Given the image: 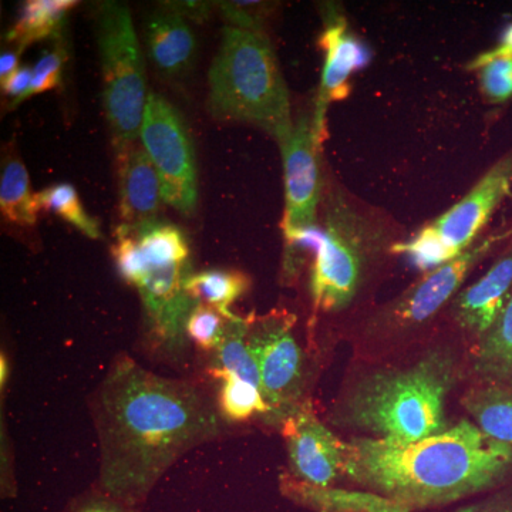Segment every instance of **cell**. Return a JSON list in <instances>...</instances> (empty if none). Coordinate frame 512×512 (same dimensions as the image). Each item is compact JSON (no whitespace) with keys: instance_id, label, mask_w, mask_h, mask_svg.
<instances>
[{"instance_id":"6da1fadb","label":"cell","mask_w":512,"mask_h":512,"mask_svg":"<svg viewBox=\"0 0 512 512\" xmlns=\"http://www.w3.org/2000/svg\"><path fill=\"white\" fill-rule=\"evenodd\" d=\"M89 410L99 440L97 487L136 507L180 458L224 433L218 407L198 384L150 372L126 353L110 363Z\"/></svg>"},{"instance_id":"7a4b0ae2","label":"cell","mask_w":512,"mask_h":512,"mask_svg":"<svg viewBox=\"0 0 512 512\" xmlns=\"http://www.w3.org/2000/svg\"><path fill=\"white\" fill-rule=\"evenodd\" d=\"M511 470L512 446L461 420L416 443L353 439L345 474L412 511L480 493L501 483Z\"/></svg>"},{"instance_id":"3957f363","label":"cell","mask_w":512,"mask_h":512,"mask_svg":"<svg viewBox=\"0 0 512 512\" xmlns=\"http://www.w3.org/2000/svg\"><path fill=\"white\" fill-rule=\"evenodd\" d=\"M454 382L456 362L436 350L412 366L365 377L346 400L343 417L376 439L416 443L448 429L446 399Z\"/></svg>"},{"instance_id":"277c9868","label":"cell","mask_w":512,"mask_h":512,"mask_svg":"<svg viewBox=\"0 0 512 512\" xmlns=\"http://www.w3.org/2000/svg\"><path fill=\"white\" fill-rule=\"evenodd\" d=\"M210 111L262 128L279 144L293 126L288 87L262 30L227 26L210 69Z\"/></svg>"},{"instance_id":"5b68a950","label":"cell","mask_w":512,"mask_h":512,"mask_svg":"<svg viewBox=\"0 0 512 512\" xmlns=\"http://www.w3.org/2000/svg\"><path fill=\"white\" fill-rule=\"evenodd\" d=\"M103 101L117 153L137 143L148 101L146 69L130 10L106 2L97 15Z\"/></svg>"},{"instance_id":"8992f818","label":"cell","mask_w":512,"mask_h":512,"mask_svg":"<svg viewBox=\"0 0 512 512\" xmlns=\"http://www.w3.org/2000/svg\"><path fill=\"white\" fill-rule=\"evenodd\" d=\"M377 228L340 192L330 195L326 225L313 255L311 295L316 312H336L355 299L362 285Z\"/></svg>"},{"instance_id":"52a82bcc","label":"cell","mask_w":512,"mask_h":512,"mask_svg":"<svg viewBox=\"0 0 512 512\" xmlns=\"http://www.w3.org/2000/svg\"><path fill=\"white\" fill-rule=\"evenodd\" d=\"M140 138L160 178L165 204L187 217L194 214L198 202L194 147L183 117L161 94L148 93Z\"/></svg>"},{"instance_id":"ba28073f","label":"cell","mask_w":512,"mask_h":512,"mask_svg":"<svg viewBox=\"0 0 512 512\" xmlns=\"http://www.w3.org/2000/svg\"><path fill=\"white\" fill-rule=\"evenodd\" d=\"M291 315L251 319L248 342L258 362L261 392L271 416L284 421L301 409L305 390V355L292 332Z\"/></svg>"},{"instance_id":"9c48e42d","label":"cell","mask_w":512,"mask_h":512,"mask_svg":"<svg viewBox=\"0 0 512 512\" xmlns=\"http://www.w3.org/2000/svg\"><path fill=\"white\" fill-rule=\"evenodd\" d=\"M188 275V264L151 266L134 285L146 313L148 349L168 360L184 355L185 325L198 303L185 291Z\"/></svg>"},{"instance_id":"30bf717a","label":"cell","mask_w":512,"mask_h":512,"mask_svg":"<svg viewBox=\"0 0 512 512\" xmlns=\"http://www.w3.org/2000/svg\"><path fill=\"white\" fill-rule=\"evenodd\" d=\"M511 234L512 231L498 232L477 239L453 261L427 272L420 282L387 306L382 315L384 323L397 329H409L429 322L451 299L456 298L474 266Z\"/></svg>"},{"instance_id":"8fae6325","label":"cell","mask_w":512,"mask_h":512,"mask_svg":"<svg viewBox=\"0 0 512 512\" xmlns=\"http://www.w3.org/2000/svg\"><path fill=\"white\" fill-rule=\"evenodd\" d=\"M285 173V215L282 228L285 239L316 227L320 202L319 148L313 120L302 114L291 136L282 141Z\"/></svg>"},{"instance_id":"7c38bea8","label":"cell","mask_w":512,"mask_h":512,"mask_svg":"<svg viewBox=\"0 0 512 512\" xmlns=\"http://www.w3.org/2000/svg\"><path fill=\"white\" fill-rule=\"evenodd\" d=\"M292 478L312 487L330 488L346 476L348 443L336 437L302 406L282 421Z\"/></svg>"},{"instance_id":"4fadbf2b","label":"cell","mask_w":512,"mask_h":512,"mask_svg":"<svg viewBox=\"0 0 512 512\" xmlns=\"http://www.w3.org/2000/svg\"><path fill=\"white\" fill-rule=\"evenodd\" d=\"M512 185V150L481 178L466 197L427 225L458 254L480 237L491 215L507 197Z\"/></svg>"},{"instance_id":"5bb4252c","label":"cell","mask_w":512,"mask_h":512,"mask_svg":"<svg viewBox=\"0 0 512 512\" xmlns=\"http://www.w3.org/2000/svg\"><path fill=\"white\" fill-rule=\"evenodd\" d=\"M320 46L325 50V69L313 117V127L319 146L325 137V117L329 104L348 96L350 76L356 70L365 67L370 60L369 50L349 32L348 25L343 19H336L323 30Z\"/></svg>"},{"instance_id":"9a60e30c","label":"cell","mask_w":512,"mask_h":512,"mask_svg":"<svg viewBox=\"0 0 512 512\" xmlns=\"http://www.w3.org/2000/svg\"><path fill=\"white\" fill-rule=\"evenodd\" d=\"M512 295V245L483 278L458 292L453 316L458 325L480 339L494 325Z\"/></svg>"},{"instance_id":"2e32d148","label":"cell","mask_w":512,"mask_h":512,"mask_svg":"<svg viewBox=\"0 0 512 512\" xmlns=\"http://www.w3.org/2000/svg\"><path fill=\"white\" fill-rule=\"evenodd\" d=\"M117 154L121 225L137 229L156 221L161 202H164L160 178L143 146L136 143Z\"/></svg>"},{"instance_id":"e0dca14e","label":"cell","mask_w":512,"mask_h":512,"mask_svg":"<svg viewBox=\"0 0 512 512\" xmlns=\"http://www.w3.org/2000/svg\"><path fill=\"white\" fill-rule=\"evenodd\" d=\"M147 47L151 62L165 77H177L190 67L195 55V36L173 6H165L148 18Z\"/></svg>"},{"instance_id":"ac0fdd59","label":"cell","mask_w":512,"mask_h":512,"mask_svg":"<svg viewBox=\"0 0 512 512\" xmlns=\"http://www.w3.org/2000/svg\"><path fill=\"white\" fill-rule=\"evenodd\" d=\"M464 407L485 436L512 446V387L487 383L468 390Z\"/></svg>"},{"instance_id":"d6986e66","label":"cell","mask_w":512,"mask_h":512,"mask_svg":"<svg viewBox=\"0 0 512 512\" xmlns=\"http://www.w3.org/2000/svg\"><path fill=\"white\" fill-rule=\"evenodd\" d=\"M474 370L487 383L512 387V295L491 329L478 339Z\"/></svg>"},{"instance_id":"ffe728a7","label":"cell","mask_w":512,"mask_h":512,"mask_svg":"<svg viewBox=\"0 0 512 512\" xmlns=\"http://www.w3.org/2000/svg\"><path fill=\"white\" fill-rule=\"evenodd\" d=\"M76 5L73 0H29L9 30V42L23 50L39 40L59 36L64 18Z\"/></svg>"},{"instance_id":"44dd1931","label":"cell","mask_w":512,"mask_h":512,"mask_svg":"<svg viewBox=\"0 0 512 512\" xmlns=\"http://www.w3.org/2000/svg\"><path fill=\"white\" fill-rule=\"evenodd\" d=\"M249 288V278L235 269H208L188 275L185 291L198 303H207L221 312L225 318H237L231 311L232 303L238 301Z\"/></svg>"},{"instance_id":"7402d4cb","label":"cell","mask_w":512,"mask_h":512,"mask_svg":"<svg viewBox=\"0 0 512 512\" xmlns=\"http://www.w3.org/2000/svg\"><path fill=\"white\" fill-rule=\"evenodd\" d=\"M126 229L136 238L143 274L151 266L188 264L190 247L184 232L175 225L153 221L137 229Z\"/></svg>"},{"instance_id":"603a6c76","label":"cell","mask_w":512,"mask_h":512,"mask_svg":"<svg viewBox=\"0 0 512 512\" xmlns=\"http://www.w3.org/2000/svg\"><path fill=\"white\" fill-rule=\"evenodd\" d=\"M252 318L228 320L227 330L221 345L215 350V366L211 373H228L261 389L258 362L248 342L249 326Z\"/></svg>"},{"instance_id":"cb8c5ba5","label":"cell","mask_w":512,"mask_h":512,"mask_svg":"<svg viewBox=\"0 0 512 512\" xmlns=\"http://www.w3.org/2000/svg\"><path fill=\"white\" fill-rule=\"evenodd\" d=\"M0 211L3 217L19 227H33L37 220V202L30 191L28 170L19 157L6 160L0 177Z\"/></svg>"},{"instance_id":"d4e9b609","label":"cell","mask_w":512,"mask_h":512,"mask_svg":"<svg viewBox=\"0 0 512 512\" xmlns=\"http://www.w3.org/2000/svg\"><path fill=\"white\" fill-rule=\"evenodd\" d=\"M212 375L222 382L217 407L224 421L238 423V421L251 419L256 414L271 416V409L266 404L258 386L228 373H212Z\"/></svg>"},{"instance_id":"484cf974","label":"cell","mask_w":512,"mask_h":512,"mask_svg":"<svg viewBox=\"0 0 512 512\" xmlns=\"http://www.w3.org/2000/svg\"><path fill=\"white\" fill-rule=\"evenodd\" d=\"M39 210H47L59 215L64 221L79 229L92 239L101 238L99 224L84 211L76 188L70 184H57L35 194Z\"/></svg>"},{"instance_id":"4316f807","label":"cell","mask_w":512,"mask_h":512,"mask_svg":"<svg viewBox=\"0 0 512 512\" xmlns=\"http://www.w3.org/2000/svg\"><path fill=\"white\" fill-rule=\"evenodd\" d=\"M392 252L410 256L414 264L426 272L434 271L460 255L453 248L447 247L427 225L410 241L394 244Z\"/></svg>"},{"instance_id":"83f0119b","label":"cell","mask_w":512,"mask_h":512,"mask_svg":"<svg viewBox=\"0 0 512 512\" xmlns=\"http://www.w3.org/2000/svg\"><path fill=\"white\" fill-rule=\"evenodd\" d=\"M228 320L207 303H197L188 316L185 335L204 352H215L224 339Z\"/></svg>"},{"instance_id":"f1b7e54d","label":"cell","mask_w":512,"mask_h":512,"mask_svg":"<svg viewBox=\"0 0 512 512\" xmlns=\"http://www.w3.org/2000/svg\"><path fill=\"white\" fill-rule=\"evenodd\" d=\"M481 92L493 104L505 103L512 97V59L494 60L478 70Z\"/></svg>"},{"instance_id":"f546056e","label":"cell","mask_w":512,"mask_h":512,"mask_svg":"<svg viewBox=\"0 0 512 512\" xmlns=\"http://www.w3.org/2000/svg\"><path fill=\"white\" fill-rule=\"evenodd\" d=\"M63 64V49L49 50V52L43 53L32 69V84H30L29 92L26 93L23 101L30 99L35 94L56 89L62 80Z\"/></svg>"},{"instance_id":"4dcf8cb0","label":"cell","mask_w":512,"mask_h":512,"mask_svg":"<svg viewBox=\"0 0 512 512\" xmlns=\"http://www.w3.org/2000/svg\"><path fill=\"white\" fill-rule=\"evenodd\" d=\"M63 512H141L136 505L124 503L113 495L104 493L99 487L73 498Z\"/></svg>"},{"instance_id":"1f68e13d","label":"cell","mask_w":512,"mask_h":512,"mask_svg":"<svg viewBox=\"0 0 512 512\" xmlns=\"http://www.w3.org/2000/svg\"><path fill=\"white\" fill-rule=\"evenodd\" d=\"M32 69L28 66L19 67L6 82L2 83V90L6 96L13 99L12 106L16 107L25 99L32 84Z\"/></svg>"},{"instance_id":"d6a6232c","label":"cell","mask_w":512,"mask_h":512,"mask_svg":"<svg viewBox=\"0 0 512 512\" xmlns=\"http://www.w3.org/2000/svg\"><path fill=\"white\" fill-rule=\"evenodd\" d=\"M501 59H512V23L505 30L503 37H501L500 45L488 50V52L481 53L476 59L471 60L467 69L480 70L485 64Z\"/></svg>"},{"instance_id":"836d02e7","label":"cell","mask_w":512,"mask_h":512,"mask_svg":"<svg viewBox=\"0 0 512 512\" xmlns=\"http://www.w3.org/2000/svg\"><path fill=\"white\" fill-rule=\"evenodd\" d=\"M457 512H512V491L495 495L493 498L470 505Z\"/></svg>"},{"instance_id":"e575fe53","label":"cell","mask_w":512,"mask_h":512,"mask_svg":"<svg viewBox=\"0 0 512 512\" xmlns=\"http://www.w3.org/2000/svg\"><path fill=\"white\" fill-rule=\"evenodd\" d=\"M22 50L3 52L0 56V82H6L19 69V56Z\"/></svg>"},{"instance_id":"d590c367","label":"cell","mask_w":512,"mask_h":512,"mask_svg":"<svg viewBox=\"0 0 512 512\" xmlns=\"http://www.w3.org/2000/svg\"><path fill=\"white\" fill-rule=\"evenodd\" d=\"M8 377H9L8 357H5V355H2V362H0V386H2V392H3V389H5L6 384H8Z\"/></svg>"},{"instance_id":"8d00e7d4","label":"cell","mask_w":512,"mask_h":512,"mask_svg":"<svg viewBox=\"0 0 512 512\" xmlns=\"http://www.w3.org/2000/svg\"><path fill=\"white\" fill-rule=\"evenodd\" d=\"M333 512H384V511L370 510V508H349V510H339V511H333Z\"/></svg>"}]
</instances>
